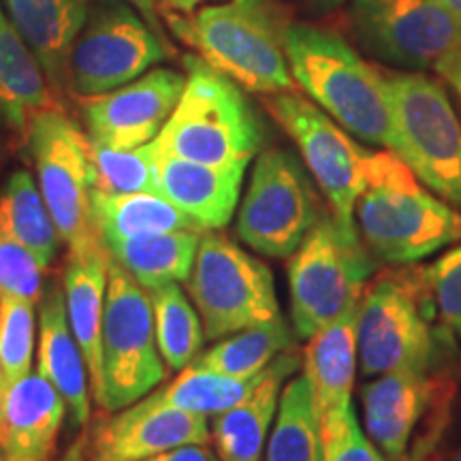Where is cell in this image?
Returning <instances> with one entry per match:
<instances>
[{
    "mask_svg": "<svg viewBox=\"0 0 461 461\" xmlns=\"http://www.w3.org/2000/svg\"><path fill=\"white\" fill-rule=\"evenodd\" d=\"M353 218L367 250L389 265H412L461 244V212L423 186L391 149H366Z\"/></svg>",
    "mask_w": 461,
    "mask_h": 461,
    "instance_id": "1",
    "label": "cell"
},
{
    "mask_svg": "<svg viewBox=\"0 0 461 461\" xmlns=\"http://www.w3.org/2000/svg\"><path fill=\"white\" fill-rule=\"evenodd\" d=\"M165 15L173 34L240 88L265 96L295 88L285 56L291 22L280 0H229L193 17L167 9Z\"/></svg>",
    "mask_w": 461,
    "mask_h": 461,
    "instance_id": "2",
    "label": "cell"
},
{
    "mask_svg": "<svg viewBox=\"0 0 461 461\" xmlns=\"http://www.w3.org/2000/svg\"><path fill=\"white\" fill-rule=\"evenodd\" d=\"M285 56L293 82L330 118L372 146L391 149V112L384 73L359 56L342 34L312 24H291Z\"/></svg>",
    "mask_w": 461,
    "mask_h": 461,
    "instance_id": "3",
    "label": "cell"
},
{
    "mask_svg": "<svg viewBox=\"0 0 461 461\" xmlns=\"http://www.w3.org/2000/svg\"><path fill=\"white\" fill-rule=\"evenodd\" d=\"M186 86L157 137L163 154L203 165L250 163L265 143V126L244 90L227 75L186 56Z\"/></svg>",
    "mask_w": 461,
    "mask_h": 461,
    "instance_id": "4",
    "label": "cell"
},
{
    "mask_svg": "<svg viewBox=\"0 0 461 461\" xmlns=\"http://www.w3.org/2000/svg\"><path fill=\"white\" fill-rule=\"evenodd\" d=\"M378 265L355 224L327 210L288 257L293 331L299 339L357 308Z\"/></svg>",
    "mask_w": 461,
    "mask_h": 461,
    "instance_id": "5",
    "label": "cell"
},
{
    "mask_svg": "<svg viewBox=\"0 0 461 461\" xmlns=\"http://www.w3.org/2000/svg\"><path fill=\"white\" fill-rule=\"evenodd\" d=\"M434 316L419 269L384 272L367 282L355 312L357 366L363 376L429 372L438 353Z\"/></svg>",
    "mask_w": 461,
    "mask_h": 461,
    "instance_id": "6",
    "label": "cell"
},
{
    "mask_svg": "<svg viewBox=\"0 0 461 461\" xmlns=\"http://www.w3.org/2000/svg\"><path fill=\"white\" fill-rule=\"evenodd\" d=\"M391 152L423 186L461 210V122L445 86L420 71L384 73Z\"/></svg>",
    "mask_w": 461,
    "mask_h": 461,
    "instance_id": "7",
    "label": "cell"
},
{
    "mask_svg": "<svg viewBox=\"0 0 461 461\" xmlns=\"http://www.w3.org/2000/svg\"><path fill=\"white\" fill-rule=\"evenodd\" d=\"M165 376L167 366L158 353L148 291L109 257L101 384L95 400L105 412H118L146 397Z\"/></svg>",
    "mask_w": 461,
    "mask_h": 461,
    "instance_id": "8",
    "label": "cell"
},
{
    "mask_svg": "<svg viewBox=\"0 0 461 461\" xmlns=\"http://www.w3.org/2000/svg\"><path fill=\"white\" fill-rule=\"evenodd\" d=\"M205 339H221L278 319L274 274L221 233H203L186 278Z\"/></svg>",
    "mask_w": 461,
    "mask_h": 461,
    "instance_id": "9",
    "label": "cell"
},
{
    "mask_svg": "<svg viewBox=\"0 0 461 461\" xmlns=\"http://www.w3.org/2000/svg\"><path fill=\"white\" fill-rule=\"evenodd\" d=\"M28 143L37 184L68 252L95 250L103 244L92 218V143L60 107L34 115Z\"/></svg>",
    "mask_w": 461,
    "mask_h": 461,
    "instance_id": "10",
    "label": "cell"
},
{
    "mask_svg": "<svg viewBox=\"0 0 461 461\" xmlns=\"http://www.w3.org/2000/svg\"><path fill=\"white\" fill-rule=\"evenodd\" d=\"M303 165L282 148L258 152L240 205L238 238L272 258H288L325 214Z\"/></svg>",
    "mask_w": 461,
    "mask_h": 461,
    "instance_id": "11",
    "label": "cell"
},
{
    "mask_svg": "<svg viewBox=\"0 0 461 461\" xmlns=\"http://www.w3.org/2000/svg\"><path fill=\"white\" fill-rule=\"evenodd\" d=\"M453 384L429 372H389L361 387L366 434L389 461H428L445 429Z\"/></svg>",
    "mask_w": 461,
    "mask_h": 461,
    "instance_id": "12",
    "label": "cell"
},
{
    "mask_svg": "<svg viewBox=\"0 0 461 461\" xmlns=\"http://www.w3.org/2000/svg\"><path fill=\"white\" fill-rule=\"evenodd\" d=\"M169 51L131 5L99 0L73 43L67 88L84 99L105 95L141 77Z\"/></svg>",
    "mask_w": 461,
    "mask_h": 461,
    "instance_id": "13",
    "label": "cell"
},
{
    "mask_svg": "<svg viewBox=\"0 0 461 461\" xmlns=\"http://www.w3.org/2000/svg\"><path fill=\"white\" fill-rule=\"evenodd\" d=\"M350 31L372 58L389 67H434L461 45V22L438 0H350Z\"/></svg>",
    "mask_w": 461,
    "mask_h": 461,
    "instance_id": "14",
    "label": "cell"
},
{
    "mask_svg": "<svg viewBox=\"0 0 461 461\" xmlns=\"http://www.w3.org/2000/svg\"><path fill=\"white\" fill-rule=\"evenodd\" d=\"M265 107L288 132L302 152L316 186L342 222L355 224V203L363 186V157L348 131L330 118L316 103L297 92L265 96Z\"/></svg>",
    "mask_w": 461,
    "mask_h": 461,
    "instance_id": "15",
    "label": "cell"
},
{
    "mask_svg": "<svg viewBox=\"0 0 461 461\" xmlns=\"http://www.w3.org/2000/svg\"><path fill=\"white\" fill-rule=\"evenodd\" d=\"M186 75L154 68L105 95L86 99L84 115L95 146L132 149L154 141L180 101Z\"/></svg>",
    "mask_w": 461,
    "mask_h": 461,
    "instance_id": "16",
    "label": "cell"
},
{
    "mask_svg": "<svg viewBox=\"0 0 461 461\" xmlns=\"http://www.w3.org/2000/svg\"><path fill=\"white\" fill-rule=\"evenodd\" d=\"M210 438L207 417L141 397L99 419L86 438V455L88 461H143L182 445H207Z\"/></svg>",
    "mask_w": 461,
    "mask_h": 461,
    "instance_id": "17",
    "label": "cell"
},
{
    "mask_svg": "<svg viewBox=\"0 0 461 461\" xmlns=\"http://www.w3.org/2000/svg\"><path fill=\"white\" fill-rule=\"evenodd\" d=\"M67 403L39 372L9 383L0 408V461H51Z\"/></svg>",
    "mask_w": 461,
    "mask_h": 461,
    "instance_id": "18",
    "label": "cell"
},
{
    "mask_svg": "<svg viewBox=\"0 0 461 461\" xmlns=\"http://www.w3.org/2000/svg\"><path fill=\"white\" fill-rule=\"evenodd\" d=\"M303 357L295 348L286 350L265 367L255 389L229 411L212 420L214 440L221 461H261L269 428L278 414L285 383L302 366Z\"/></svg>",
    "mask_w": 461,
    "mask_h": 461,
    "instance_id": "19",
    "label": "cell"
},
{
    "mask_svg": "<svg viewBox=\"0 0 461 461\" xmlns=\"http://www.w3.org/2000/svg\"><path fill=\"white\" fill-rule=\"evenodd\" d=\"M246 163L203 165L163 157L158 171V194L180 207L203 230L227 227L238 207Z\"/></svg>",
    "mask_w": 461,
    "mask_h": 461,
    "instance_id": "20",
    "label": "cell"
},
{
    "mask_svg": "<svg viewBox=\"0 0 461 461\" xmlns=\"http://www.w3.org/2000/svg\"><path fill=\"white\" fill-rule=\"evenodd\" d=\"M355 310L321 327L305 339L303 376L308 380L316 428L342 417L353 408L357 374Z\"/></svg>",
    "mask_w": 461,
    "mask_h": 461,
    "instance_id": "21",
    "label": "cell"
},
{
    "mask_svg": "<svg viewBox=\"0 0 461 461\" xmlns=\"http://www.w3.org/2000/svg\"><path fill=\"white\" fill-rule=\"evenodd\" d=\"M37 372L54 384L75 425L90 420V374L67 316L65 291L51 285L39 310Z\"/></svg>",
    "mask_w": 461,
    "mask_h": 461,
    "instance_id": "22",
    "label": "cell"
},
{
    "mask_svg": "<svg viewBox=\"0 0 461 461\" xmlns=\"http://www.w3.org/2000/svg\"><path fill=\"white\" fill-rule=\"evenodd\" d=\"M11 24L54 88L67 86L73 43L88 20V0H3Z\"/></svg>",
    "mask_w": 461,
    "mask_h": 461,
    "instance_id": "23",
    "label": "cell"
},
{
    "mask_svg": "<svg viewBox=\"0 0 461 461\" xmlns=\"http://www.w3.org/2000/svg\"><path fill=\"white\" fill-rule=\"evenodd\" d=\"M109 276V252L105 246L95 250L68 252L65 269V302L73 336L88 366L92 393L101 384V331L105 314Z\"/></svg>",
    "mask_w": 461,
    "mask_h": 461,
    "instance_id": "24",
    "label": "cell"
},
{
    "mask_svg": "<svg viewBox=\"0 0 461 461\" xmlns=\"http://www.w3.org/2000/svg\"><path fill=\"white\" fill-rule=\"evenodd\" d=\"M54 107L41 65L0 7V120L28 135L34 115Z\"/></svg>",
    "mask_w": 461,
    "mask_h": 461,
    "instance_id": "25",
    "label": "cell"
},
{
    "mask_svg": "<svg viewBox=\"0 0 461 461\" xmlns=\"http://www.w3.org/2000/svg\"><path fill=\"white\" fill-rule=\"evenodd\" d=\"M199 230H167L105 244L109 257L146 291L186 282L197 257Z\"/></svg>",
    "mask_w": 461,
    "mask_h": 461,
    "instance_id": "26",
    "label": "cell"
},
{
    "mask_svg": "<svg viewBox=\"0 0 461 461\" xmlns=\"http://www.w3.org/2000/svg\"><path fill=\"white\" fill-rule=\"evenodd\" d=\"M92 218L103 244L131 240L137 235L167 233V230H199L205 233L180 207L157 193L107 194L92 190Z\"/></svg>",
    "mask_w": 461,
    "mask_h": 461,
    "instance_id": "27",
    "label": "cell"
},
{
    "mask_svg": "<svg viewBox=\"0 0 461 461\" xmlns=\"http://www.w3.org/2000/svg\"><path fill=\"white\" fill-rule=\"evenodd\" d=\"M0 227L20 241L43 269H48L56 258L62 241L60 233L39 184L24 169L11 173L0 193Z\"/></svg>",
    "mask_w": 461,
    "mask_h": 461,
    "instance_id": "28",
    "label": "cell"
},
{
    "mask_svg": "<svg viewBox=\"0 0 461 461\" xmlns=\"http://www.w3.org/2000/svg\"><path fill=\"white\" fill-rule=\"evenodd\" d=\"M293 333L295 331L286 325V321L278 316L263 325L221 338L193 363L233 378H252L261 374L276 357L295 348Z\"/></svg>",
    "mask_w": 461,
    "mask_h": 461,
    "instance_id": "29",
    "label": "cell"
},
{
    "mask_svg": "<svg viewBox=\"0 0 461 461\" xmlns=\"http://www.w3.org/2000/svg\"><path fill=\"white\" fill-rule=\"evenodd\" d=\"M152 302L154 333L158 353L169 370H184L201 355L203 346V325L199 312L177 282L154 288L148 293Z\"/></svg>",
    "mask_w": 461,
    "mask_h": 461,
    "instance_id": "30",
    "label": "cell"
},
{
    "mask_svg": "<svg viewBox=\"0 0 461 461\" xmlns=\"http://www.w3.org/2000/svg\"><path fill=\"white\" fill-rule=\"evenodd\" d=\"M261 374L252 378H233L190 363L180 376L158 391H152L148 397L163 406L180 408V411L201 414V417H216L244 400L255 389Z\"/></svg>",
    "mask_w": 461,
    "mask_h": 461,
    "instance_id": "31",
    "label": "cell"
},
{
    "mask_svg": "<svg viewBox=\"0 0 461 461\" xmlns=\"http://www.w3.org/2000/svg\"><path fill=\"white\" fill-rule=\"evenodd\" d=\"M265 461H319V428L303 374L282 389Z\"/></svg>",
    "mask_w": 461,
    "mask_h": 461,
    "instance_id": "32",
    "label": "cell"
},
{
    "mask_svg": "<svg viewBox=\"0 0 461 461\" xmlns=\"http://www.w3.org/2000/svg\"><path fill=\"white\" fill-rule=\"evenodd\" d=\"M163 157L158 140L132 149H112L92 143V173H95L92 190L107 194H158V171Z\"/></svg>",
    "mask_w": 461,
    "mask_h": 461,
    "instance_id": "33",
    "label": "cell"
},
{
    "mask_svg": "<svg viewBox=\"0 0 461 461\" xmlns=\"http://www.w3.org/2000/svg\"><path fill=\"white\" fill-rule=\"evenodd\" d=\"M34 319V303L0 288V370L7 383L31 374L37 336Z\"/></svg>",
    "mask_w": 461,
    "mask_h": 461,
    "instance_id": "34",
    "label": "cell"
},
{
    "mask_svg": "<svg viewBox=\"0 0 461 461\" xmlns=\"http://www.w3.org/2000/svg\"><path fill=\"white\" fill-rule=\"evenodd\" d=\"M434 314L461 339V244L448 248L434 263L419 267Z\"/></svg>",
    "mask_w": 461,
    "mask_h": 461,
    "instance_id": "35",
    "label": "cell"
},
{
    "mask_svg": "<svg viewBox=\"0 0 461 461\" xmlns=\"http://www.w3.org/2000/svg\"><path fill=\"white\" fill-rule=\"evenodd\" d=\"M319 461H389L361 429L355 406L319 428Z\"/></svg>",
    "mask_w": 461,
    "mask_h": 461,
    "instance_id": "36",
    "label": "cell"
},
{
    "mask_svg": "<svg viewBox=\"0 0 461 461\" xmlns=\"http://www.w3.org/2000/svg\"><path fill=\"white\" fill-rule=\"evenodd\" d=\"M43 272L37 258L0 227V288L37 303L43 297Z\"/></svg>",
    "mask_w": 461,
    "mask_h": 461,
    "instance_id": "37",
    "label": "cell"
},
{
    "mask_svg": "<svg viewBox=\"0 0 461 461\" xmlns=\"http://www.w3.org/2000/svg\"><path fill=\"white\" fill-rule=\"evenodd\" d=\"M434 68L436 73L440 75V79H445V82L455 90V95H457V99L461 103V45L448 51L447 56H442L434 65Z\"/></svg>",
    "mask_w": 461,
    "mask_h": 461,
    "instance_id": "38",
    "label": "cell"
},
{
    "mask_svg": "<svg viewBox=\"0 0 461 461\" xmlns=\"http://www.w3.org/2000/svg\"><path fill=\"white\" fill-rule=\"evenodd\" d=\"M143 461H216V455L207 448V445H182L152 455V457Z\"/></svg>",
    "mask_w": 461,
    "mask_h": 461,
    "instance_id": "39",
    "label": "cell"
},
{
    "mask_svg": "<svg viewBox=\"0 0 461 461\" xmlns=\"http://www.w3.org/2000/svg\"><path fill=\"white\" fill-rule=\"evenodd\" d=\"M126 3H129L132 9L140 11V15L143 17V20H146V24L152 28V32L157 34L158 39H163L165 43H169V41H167V34L163 31V24H160V11H158L157 0H126Z\"/></svg>",
    "mask_w": 461,
    "mask_h": 461,
    "instance_id": "40",
    "label": "cell"
},
{
    "mask_svg": "<svg viewBox=\"0 0 461 461\" xmlns=\"http://www.w3.org/2000/svg\"><path fill=\"white\" fill-rule=\"evenodd\" d=\"M167 11H173V14L180 15H190L199 5H203L205 0H160Z\"/></svg>",
    "mask_w": 461,
    "mask_h": 461,
    "instance_id": "41",
    "label": "cell"
},
{
    "mask_svg": "<svg viewBox=\"0 0 461 461\" xmlns=\"http://www.w3.org/2000/svg\"><path fill=\"white\" fill-rule=\"evenodd\" d=\"M56 461H88V455H86V438L82 436L79 440H75L73 445L68 447V451Z\"/></svg>",
    "mask_w": 461,
    "mask_h": 461,
    "instance_id": "42",
    "label": "cell"
},
{
    "mask_svg": "<svg viewBox=\"0 0 461 461\" xmlns=\"http://www.w3.org/2000/svg\"><path fill=\"white\" fill-rule=\"evenodd\" d=\"M302 3L310 5V7L319 9V11H331L339 7V5H344L346 0H302Z\"/></svg>",
    "mask_w": 461,
    "mask_h": 461,
    "instance_id": "43",
    "label": "cell"
},
{
    "mask_svg": "<svg viewBox=\"0 0 461 461\" xmlns=\"http://www.w3.org/2000/svg\"><path fill=\"white\" fill-rule=\"evenodd\" d=\"M438 3H440L448 14L455 15L461 22V0H438Z\"/></svg>",
    "mask_w": 461,
    "mask_h": 461,
    "instance_id": "44",
    "label": "cell"
},
{
    "mask_svg": "<svg viewBox=\"0 0 461 461\" xmlns=\"http://www.w3.org/2000/svg\"><path fill=\"white\" fill-rule=\"evenodd\" d=\"M7 387H9L7 378H5L3 370H0V408H3V402H5V393H7Z\"/></svg>",
    "mask_w": 461,
    "mask_h": 461,
    "instance_id": "45",
    "label": "cell"
},
{
    "mask_svg": "<svg viewBox=\"0 0 461 461\" xmlns=\"http://www.w3.org/2000/svg\"><path fill=\"white\" fill-rule=\"evenodd\" d=\"M448 461H461V447H459V451H457V453H455V455H453V457H451V459H448Z\"/></svg>",
    "mask_w": 461,
    "mask_h": 461,
    "instance_id": "46",
    "label": "cell"
},
{
    "mask_svg": "<svg viewBox=\"0 0 461 461\" xmlns=\"http://www.w3.org/2000/svg\"><path fill=\"white\" fill-rule=\"evenodd\" d=\"M0 167H3V152H0Z\"/></svg>",
    "mask_w": 461,
    "mask_h": 461,
    "instance_id": "47",
    "label": "cell"
},
{
    "mask_svg": "<svg viewBox=\"0 0 461 461\" xmlns=\"http://www.w3.org/2000/svg\"><path fill=\"white\" fill-rule=\"evenodd\" d=\"M216 461H221V459H218V457H216Z\"/></svg>",
    "mask_w": 461,
    "mask_h": 461,
    "instance_id": "48",
    "label": "cell"
}]
</instances>
